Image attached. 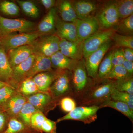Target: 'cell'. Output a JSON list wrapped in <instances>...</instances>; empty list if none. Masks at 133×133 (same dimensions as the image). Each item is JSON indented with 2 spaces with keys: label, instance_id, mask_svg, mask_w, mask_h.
I'll return each mask as SVG.
<instances>
[{
  "label": "cell",
  "instance_id": "cell-1",
  "mask_svg": "<svg viewBox=\"0 0 133 133\" xmlns=\"http://www.w3.org/2000/svg\"><path fill=\"white\" fill-rule=\"evenodd\" d=\"M116 81L108 80L87 90L81 96V104L86 106H99L111 99V94L115 88Z\"/></svg>",
  "mask_w": 133,
  "mask_h": 133
},
{
  "label": "cell",
  "instance_id": "cell-2",
  "mask_svg": "<svg viewBox=\"0 0 133 133\" xmlns=\"http://www.w3.org/2000/svg\"><path fill=\"white\" fill-rule=\"evenodd\" d=\"M43 36L37 30L29 33L10 34L0 38V45L6 52L14 48L31 45L36 39Z\"/></svg>",
  "mask_w": 133,
  "mask_h": 133
},
{
  "label": "cell",
  "instance_id": "cell-3",
  "mask_svg": "<svg viewBox=\"0 0 133 133\" xmlns=\"http://www.w3.org/2000/svg\"><path fill=\"white\" fill-rule=\"evenodd\" d=\"M35 27L33 22L26 19H10L0 16L1 38L14 32L21 33L32 32Z\"/></svg>",
  "mask_w": 133,
  "mask_h": 133
},
{
  "label": "cell",
  "instance_id": "cell-4",
  "mask_svg": "<svg viewBox=\"0 0 133 133\" xmlns=\"http://www.w3.org/2000/svg\"><path fill=\"white\" fill-rule=\"evenodd\" d=\"M95 17L100 28L103 30L113 28L120 21L116 1H111L105 3L100 9Z\"/></svg>",
  "mask_w": 133,
  "mask_h": 133
},
{
  "label": "cell",
  "instance_id": "cell-5",
  "mask_svg": "<svg viewBox=\"0 0 133 133\" xmlns=\"http://www.w3.org/2000/svg\"><path fill=\"white\" fill-rule=\"evenodd\" d=\"M101 108L97 105L82 106L76 107L65 116L58 119L56 123L65 120L78 121L85 124H90L97 118V112Z\"/></svg>",
  "mask_w": 133,
  "mask_h": 133
},
{
  "label": "cell",
  "instance_id": "cell-6",
  "mask_svg": "<svg viewBox=\"0 0 133 133\" xmlns=\"http://www.w3.org/2000/svg\"><path fill=\"white\" fill-rule=\"evenodd\" d=\"M60 38L57 35H47L37 38L31 44L34 54H40L48 57L59 51Z\"/></svg>",
  "mask_w": 133,
  "mask_h": 133
},
{
  "label": "cell",
  "instance_id": "cell-7",
  "mask_svg": "<svg viewBox=\"0 0 133 133\" xmlns=\"http://www.w3.org/2000/svg\"><path fill=\"white\" fill-rule=\"evenodd\" d=\"M115 32V30L114 28L99 30L83 41V51L84 58L87 57L105 43L111 39Z\"/></svg>",
  "mask_w": 133,
  "mask_h": 133
},
{
  "label": "cell",
  "instance_id": "cell-8",
  "mask_svg": "<svg viewBox=\"0 0 133 133\" xmlns=\"http://www.w3.org/2000/svg\"><path fill=\"white\" fill-rule=\"evenodd\" d=\"M71 72L73 92L76 97H81L88 88V75L84 58L78 62Z\"/></svg>",
  "mask_w": 133,
  "mask_h": 133
},
{
  "label": "cell",
  "instance_id": "cell-9",
  "mask_svg": "<svg viewBox=\"0 0 133 133\" xmlns=\"http://www.w3.org/2000/svg\"><path fill=\"white\" fill-rule=\"evenodd\" d=\"M113 44L111 39L105 43L97 50L88 56L85 59L87 75L93 79L97 78L98 69L105 55Z\"/></svg>",
  "mask_w": 133,
  "mask_h": 133
},
{
  "label": "cell",
  "instance_id": "cell-10",
  "mask_svg": "<svg viewBox=\"0 0 133 133\" xmlns=\"http://www.w3.org/2000/svg\"><path fill=\"white\" fill-rule=\"evenodd\" d=\"M68 70L59 71L48 92L53 99L69 92L70 89L72 74Z\"/></svg>",
  "mask_w": 133,
  "mask_h": 133
},
{
  "label": "cell",
  "instance_id": "cell-11",
  "mask_svg": "<svg viewBox=\"0 0 133 133\" xmlns=\"http://www.w3.org/2000/svg\"><path fill=\"white\" fill-rule=\"evenodd\" d=\"M78 41H83L99 30L100 26L95 16L89 17L83 19H77L75 22Z\"/></svg>",
  "mask_w": 133,
  "mask_h": 133
},
{
  "label": "cell",
  "instance_id": "cell-12",
  "mask_svg": "<svg viewBox=\"0 0 133 133\" xmlns=\"http://www.w3.org/2000/svg\"><path fill=\"white\" fill-rule=\"evenodd\" d=\"M35 57V54L31 55L27 59L12 67V76L8 84L16 89L27 78Z\"/></svg>",
  "mask_w": 133,
  "mask_h": 133
},
{
  "label": "cell",
  "instance_id": "cell-13",
  "mask_svg": "<svg viewBox=\"0 0 133 133\" xmlns=\"http://www.w3.org/2000/svg\"><path fill=\"white\" fill-rule=\"evenodd\" d=\"M59 46V51L67 57L77 61L83 58V42L60 38Z\"/></svg>",
  "mask_w": 133,
  "mask_h": 133
},
{
  "label": "cell",
  "instance_id": "cell-14",
  "mask_svg": "<svg viewBox=\"0 0 133 133\" xmlns=\"http://www.w3.org/2000/svg\"><path fill=\"white\" fill-rule=\"evenodd\" d=\"M55 30L60 38L70 42L78 41L75 23L64 22L57 17Z\"/></svg>",
  "mask_w": 133,
  "mask_h": 133
},
{
  "label": "cell",
  "instance_id": "cell-15",
  "mask_svg": "<svg viewBox=\"0 0 133 133\" xmlns=\"http://www.w3.org/2000/svg\"><path fill=\"white\" fill-rule=\"evenodd\" d=\"M27 102L26 97L17 93L2 106V110L10 118H17L22 108Z\"/></svg>",
  "mask_w": 133,
  "mask_h": 133
},
{
  "label": "cell",
  "instance_id": "cell-16",
  "mask_svg": "<svg viewBox=\"0 0 133 133\" xmlns=\"http://www.w3.org/2000/svg\"><path fill=\"white\" fill-rule=\"evenodd\" d=\"M8 52V58L12 68L24 62L34 54L33 48L30 45L12 49Z\"/></svg>",
  "mask_w": 133,
  "mask_h": 133
},
{
  "label": "cell",
  "instance_id": "cell-17",
  "mask_svg": "<svg viewBox=\"0 0 133 133\" xmlns=\"http://www.w3.org/2000/svg\"><path fill=\"white\" fill-rule=\"evenodd\" d=\"M51 71H52V69L50 57L36 54L33 65L26 78H33L41 72Z\"/></svg>",
  "mask_w": 133,
  "mask_h": 133
},
{
  "label": "cell",
  "instance_id": "cell-18",
  "mask_svg": "<svg viewBox=\"0 0 133 133\" xmlns=\"http://www.w3.org/2000/svg\"><path fill=\"white\" fill-rule=\"evenodd\" d=\"M57 9L52 8L49 10L37 26V31L43 35H52L55 32Z\"/></svg>",
  "mask_w": 133,
  "mask_h": 133
},
{
  "label": "cell",
  "instance_id": "cell-19",
  "mask_svg": "<svg viewBox=\"0 0 133 133\" xmlns=\"http://www.w3.org/2000/svg\"><path fill=\"white\" fill-rule=\"evenodd\" d=\"M26 97L28 102L42 113L54 102L53 99L48 92H38Z\"/></svg>",
  "mask_w": 133,
  "mask_h": 133
},
{
  "label": "cell",
  "instance_id": "cell-20",
  "mask_svg": "<svg viewBox=\"0 0 133 133\" xmlns=\"http://www.w3.org/2000/svg\"><path fill=\"white\" fill-rule=\"evenodd\" d=\"M72 4L78 19H79L92 16V14L97 8L96 3L90 1H76Z\"/></svg>",
  "mask_w": 133,
  "mask_h": 133
},
{
  "label": "cell",
  "instance_id": "cell-21",
  "mask_svg": "<svg viewBox=\"0 0 133 133\" xmlns=\"http://www.w3.org/2000/svg\"><path fill=\"white\" fill-rule=\"evenodd\" d=\"M52 68L59 71L68 70L72 71L78 61L67 57L59 51L50 57Z\"/></svg>",
  "mask_w": 133,
  "mask_h": 133
},
{
  "label": "cell",
  "instance_id": "cell-22",
  "mask_svg": "<svg viewBox=\"0 0 133 133\" xmlns=\"http://www.w3.org/2000/svg\"><path fill=\"white\" fill-rule=\"evenodd\" d=\"M58 72H55L51 71L41 72L36 74L32 78L39 91L48 92Z\"/></svg>",
  "mask_w": 133,
  "mask_h": 133
},
{
  "label": "cell",
  "instance_id": "cell-23",
  "mask_svg": "<svg viewBox=\"0 0 133 133\" xmlns=\"http://www.w3.org/2000/svg\"><path fill=\"white\" fill-rule=\"evenodd\" d=\"M12 67L6 51L0 45V79L8 84L12 76Z\"/></svg>",
  "mask_w": 133,
  "mask_h": 133
},
{
  "label": "cell",
  "instance_id": "cell-24",
  "mask_svg": "<svg viewBox=\"0 0 133 133\" xmlns=\"http://www.w3.org/2000/svg\"><path fill=\"white\" fill-rule=\"evenodd\" d=\"M2 133H38L17 118H10L7 127Z\"/></svg>",
  "mask_w": 133,
  "mask_h": 133
},
{
  "label": "cell",
  "instance_id": "cell-25",
  "mask_svg": "<svg viewBox=\"0 0 133 133\" xmlns=\"http://www.w3.org/2000/svg\"><path fill=\"white\" fill-rule=\"evenodd\" d=\"M58 12L61 20L64 22L75 23L78 19L72 4L68 1H63L58 6Z\"/></svg>",
  "mask_w": 133,
  "mask_h": 133
},
{
  "label": "cell",
  "instance_id": "cell-26",
  "mask_svg": "<svg viewBox=\"0 0 133 133\" xmlns=\"http://www.w3.org/2000/svg\"><path fill=\"white\" fill-rule=\"evenodd\" d=\"M99 106L101 108L109 107L116 109L127 116L133 122V111L131 110L128 105L124 102L110 99L103 102Z\"/></svg>",
  "mask_w": 133,
  "mask_h": 133
},
{
  "label": "cell",
  "instance_id": "cell-27",
  "mask_svg": "<svg viewBox=\"0 0 133 133\" xmlns=\"http://www.w3.org/2000/svg\"><path fill=\"white\" fill-rule=\"evenodd\" d=\"M114 29L115 32L124 35L133 36V14L119 21Z\"/></svg>",
  "mask_w": 133,
  "mask_h": 133
},
{
  "label": "cell",
  "instance_id": "cell-28",
  "mask_svg": "<svg viewBox=\"0 0 133 133\" xmlns=\"http://www.w3.org/2000/svg\"><path fill=\"white\" fill-rule=\"evenodd\" d=\"M17 91L24 97H28L38 92L37 87L32 78H28L22 81L16 89Z\"/></svg>",
  "mask_w": 133,
  "mask_h": 133
},
{
  "label": "cell",
  "instance_id": "cell-29",
  "mask_svg": "<svg viewBox=\"0 0 133 133\" xmlns=\"http://www.w3.org/2000/svg\"><path fill=\"white\" fill-rule=\"evenodd\" d=\"M116 3L120 20L133 14V0L117 1Z\"/></svg>",
  "mask_w": 133,
  "mask_h": 133
},
{
  "label": "cell",
  "instance_id": "cell-30",
  "mask_svg": "<svg viewBox=\"0 0 133 133\" xmlns=\"http://www.w3.org/2000/svg\"><path fill=\"white\" fill-rule=\"evenodd\" d=\"M113 51L111 50L107 54L99 65L97 78L100 79H104L113 66L111 61Z\"/></svg>",
  "mask_w": 133,
  "mask_h": 133
},
{
  "label": "cell",
  "instance_id": "cell-31",
  "mask_svg": "<svg viewBox=\"0 0 133 133\" xmlns=\"http://www.w3.org/2000/svg\"><path fill=\"white\" fill-rule=\"evenodd\" d=\"M39 111L27 101L22 108L17 118L26 125L30 126L31 116L36 112Z\"/></svg>",
  "mask_w": 133,
  "mask_h": 133
},
{
  "label": "cell",
  "instance_id": "cell-32",
  "mask_svg": "<svg viewBox=\"0 0 133 133\" xmlns=\"http://www.w3.org/2000/svg\"><path fill=\"white\" fill-rule=\"evenodd\" d=\"M111 39L116 48H129L133 49V36L124 35L115 32Z\"/></svg>",
  "mask_w": 133,
  "mask_h": 133
},
{
  "label": "cell",
  "instance_id": "cell-33",
  "mask_svg": "<svg viewBox=\"0 0 133 133\" xmlns=\"http://www.w3.org/2000/svg\"><path fill=\"white\" fill-rule=\"evenodd\" d=\"M19 6L23 12L26 15L32 17L37 18L40 15V11L35 4L30 1H16Z\"/></svg>",
  "mask_w": 133,
  "mask_h": 133
},
{
  "label": "cell",
  "instance_id": "cell-34",
  "mask_svg": "<svg viewBox=\"0 0 133 133\" xmlns=\"http://www.w3.org/2000/svg\"><path fill=\"white\" fill-rule=\"evenodd\" d=\"M111 99L125 103L130 109L133 111V94L120 91L114 88L111 93Z\"/></svg>",
  "mask_w": 133,
  "mask_h": 133
},
{
  "label": "cell",
  "instance_id": "cell-35",
  "mask_svg": "<svg viewBox=\"0 0 133 133\" xmlns=\"http://www.w3.org/2000/svg\"><path fill=\"white\" fill-rule=\"evenodd\" d=\"M127 77H128L127 72L124 66L118 65L113 66L111 71L104 79L117 81L123 80Z\"/></svg>",
  "mask_w": 133,
  "mask_h": 133
},
{
  "label": "cell",
  "instance_id": "cell-36",
  "mask_svg": "<svg viewBox=\"0 0 133 133\" xmlns=\"http://www.w3.org/2000/svg\"><path fill=\"white\" fill-rule=\"evenodd\" d=\"M0 11L6 15L16 16L19 15L20 9L15 3L4 1L0 3Z\"/></svg>",
  "mask_w": 133,
  "mask_h": 133
},
{
  "label": "cell",
  "instance_id": "cell-37",
  "mask_svg": "<svg viewBox=\"0 0 133 133\" xmlns=\"http://www.w3.org/2000/svg\"><path fill=\"white\" fill-rule=\"evenodd\" d=\"M17 92L16 89L10 85L0 88V106H2Z\"/></svg>",
  "mask_w": 133,
  "mask_h": 133
},
{
  "label": "cell",
  "instance_id": "cell-38",
  "mask_svg": "<svg viewBox=\"0 0 133 133\" xmlns=\"http://www.w3.org/2000/svg\"><path fill=\"white\" fill-rule=\"evenodd\" d=\"M115 88L118 90L133 95L132 77H127L119 81H116Z\"/></svg>",
  "mask_w": 133,
  "mask_h": 133
},
{
  "label": "cell",
  "instance_id": "cell-39",
  "mask_svg": "<svg viewBox=\"0 0 133 133\" xmlns=\"http://www.w3.org/2000/svg\"><path fill=\"white\" fill-rule=\"evenodd\" d=\"M43 113L40 111L36 112L31 116L30 120V126L31 128L38 133H41V127L43 122L46 118Z\"/></svg>",
  "mask_w": 133,
  "mask_h": 133
},
{
  "label": "cell",
  "instance_id": "cell-40",
  "mask_svg": "<svg viewBox=\"0 0 133 133\" xmlns=\"http://www.w3.org/2000/svg\"><path fill=\"white\" fill-rule=\"evenodd\" d=\"M125 60L123 48H117L113 50L111 60L113 66L122 65Z\"/></svg>",
  "mask_w": 133,
  "mask_h": 133
},
{
  "label": "cell",
  "instance_id": "cell-41",
  "mask_svg": "<svg viewBox=\"0 0 133 133\" xmlns=\"http://www.w3.org/2000/svg\"><path fill=\"white\" fill-rule=\"evenodd\" d=\"M61 109L65 112L69 113L76 107V103L72 98L65 97L63 98L59 102Z\"/></svg>",
  "mask_w": 133,
  "mask_h": 133
},
{
  "label": "cell",
  "instance_id": "cell-42",
  "mask_svg": "<svg viewBox=\"0 0 133 133\" xmlns=\"http://www.w3.org/2000/svg\"><path fill=\"white\" fill-rule=\"evenodd\" d=\"M56 122L46 118L41 127V133H56Z\"/></svg>",
  "mask_w": 133,
  "mask_h": 133
},
{
  "label": "cell",
  "instance_id": "cell-43",
  "mask_svg": "<svg viewBox=\"0 0 133 133\" xmlns=\"http://www.w3.org/2000/svg\"><path fill=\"white\" fill-rule=\"evenodd\" d=\"M10 118L3 110L0 111V133H2L7 127Z\"/></svg>",
  "mask_w": 133,
  "mask_h": 133
},
{
  "label": "cell",
  "instance_id": "cell-44",
  "mask_svg": "<svg viewBox=\"0 0 133 133\" xmlns=\"http://www.w3.org/2000/svg\"><path fill=\"white\" fill-rule=\"evenodd\" d=\"M127 72L128 77H132L133 74V62L125 60L122 65Z\"/></svg>",
  "mask_w": 133,
  "mask_h": 133
},
{
  "label": "cell",
  "instance_id": "cell-45",
  "mask_svg": "<svg viewBox=\"0 0 133 133\" xmlns=\"http://www.w3.org/2000/svg\"><path fill=\"white\" fill-rule=\"evenodd\" d=\"M123 52L125 60L133 62V49L123 48Z\"/></svg>",
  "mask_w": 133,
  "mask_h": 133
},
{
  "label": "cell",
  "instance_id": "cell-46",
  "mask_svg": "<svg viewBox=\"0 0 133 133\" xmlns=\"http://www.w3.org/2000/svg\"><path fill=\"white\" fill-rule=\"evenodd\" d=\"M40 2L45 9L49 11L54 8L56 3V1L54 0H41Z\"/></svg>",
  "mask_w": 133,
  "mask_h": 133
},
{
  "label": "cell",
  "instance_id": "cell-47",
  "mask_svg": "<svg viewBox=\"0 0 133 133\" xmlns=\"http://www.w3.org/2000/svg\"><path fill=\"white\" fill-rule=\"evenodd\" d=\"M8 85L9 84L8 83H6V82L0 80V88L3 87L5 86V85Z\"/></svg>",
  "mask_w": 133,
  "mask_h": 133
},
{
  "label": "cell",
  "instance_id": "cell-48",
  "mask_svg": "<svg viewBox=\"0 0 133 133\" xmlns=\"http://www.w3.org/2000/svg\"><path fill=\"white\" fill-rule=\"evenodd\" d=\"M0 38H1V36H0Z\"/></svg>",
  "mask_w": 133,
  "mask_h": 133
},
{
  "label": "cell",
  "instance_id": "cell-49",
  "mask_svg": "<svg viewBox=\"0 0 133 133\" xmlns=\"http://www.w3.org/2000/svg\"><path fill=\"white\" fill-rule=\"evenodd\" d=\"M132 133H133V132Z\"/></svg>",
  "mask_w": 133,
  "mask_h": 133
},
{
  "label": "cell",
  "instance_id": "cell-50",
  "mask_svg": "<svg viewBox=\"0 0 133 133\" xmlns=\"http://www.w3.org/2000/svg\"><path fill=\"white\" fill-rule=\"evenodd\" d=\"M0 80H1V79H0Z\"/></svg>",
  "mask_w": 133,
  "mask_h": 133
}]
</instances>
